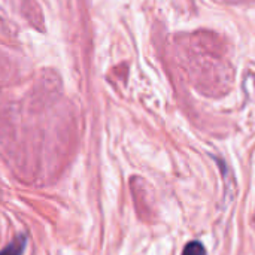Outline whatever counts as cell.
<instances>
[{
    "instance_id": "6da1fadb",
    "label": "cell",
    "mask_w": 255,
    "mask_h": 255,
    "mask_svg": "<svg viewBox=\"0 0 255 255\" xmlns=\"http://www.w3.org/2000/svg\"><path fill=\"white\" fill-rule=\"evenodd\" d=\"M25 245H27V236L21 235L16 239H13L10 244H7L0 251V255H22L24 250H25Z\"/></svg>"
},
{
    "instance_id": "7a4b0ae2",
    "label": "cell",
    "mask_w": 255,
    "mask_h": 255,
    "mask_svg": "<svg viewBox=\"0 0 255 255\" xmlns=\"http://www.w3.org/2000/svg\"><path fill=\"white\" fill-rule=\"evenodd\" d=\"M182 255H206L205 247L200 242H190L185 248Z\"/></svg>"
}]
</instances>
